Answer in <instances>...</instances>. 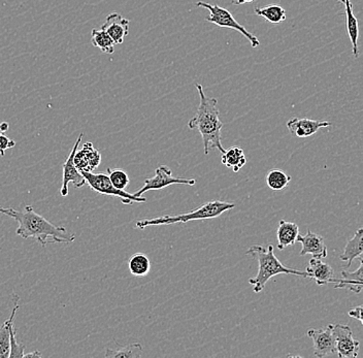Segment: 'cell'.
I'll use <instances>...</instances> for the list:
<instances>
[{"label":"cell","instance_id":"30","mask_svg":"<svg viewBox=\"0 0 363 358\" xmlns=\"http://www.w3.org/2000/svg\"><path fill=\"white\" fill-rule=\"evenodd\" d=\"M349 316L352 318L357 319L362 323V306H357V307L352 308L348 312Z\"/></svg>","mask_w":363,"mask_h":358},{"label":"cell","instance_id":"6","mask_svg":"<svg viewBox=\"0 0 363 358\" xmlns=\"http://www.w3.org/2000/svg\"><path fill=\"white\" fill-rule=\"evenodd\" d=\"M85 178L86 183H88L91 189L96 194L102 196H111L119 197L124 205H133V203H146V197L135 196L133 194L125 191V190L117 189L111 182L108 174L93 172H81Z\"/></svg>","mask_w":363,"mask_h":358},{"label":"cell","instance_id":"7","mask_svg":"<svg viewBox=\"0 0 363 358\" xmlns=\"http://www.w3.org/2000/svg\"><path fill=\"white\" fill-rule=\"evenodd\" d=\"M195 184H196V180H194V179L174 177L172 176V169L167 165H160L155 169V176L146 179L144 186L133 194L140 197L150 191V190H160L169 187L170 185L194 186Z\"/></svg>","mask_w":363,"mask_h":358},{"label":"cell","instance_id":"29","mask_svg":"<svg viewBox=\"0 0 363 358\" xmlns=\"http://www.w3.org/2000/svg\"><path fill=\"white\" fill-rule=\"evenodd\" d=\"M16 146V142L13 140H11L10 138L6 135H0V156L6 155V151L9 149L13 148Z\"/></svg>","mask_w":363,"mask_h":358},{"label":"cell","instance_id":"9","mask_svg":"<svg viewBox=\"0 0 363 358\" xmlns=\"http://www.w3.org/2000/svg\"><path fill=\"white\" fill-rule=\"evenodd\" d=\"M83 133L79 135L74 148L70 151L69 156H68L65 162L63 163L62 185H61L60 189L61 196L65 197L68 196V185H69V183H72L76 188L83 187V186L86 184L85 178H84L81 172L77 169L74 163V154L78 151L79 142H81L82 139H83Z\"/></svg>","mask_w":363,"mask_h":358},{"label":"cell","instance_id":"11","mask_svg":"<svg viewBox=\"0 0 363 358\" xmlns=\"http://www.w3.org/2000/svg\"><path fill=\"white\" fill-rule=\"evenodd\" d=\"M331 126V122L313 120L310 118H291L287 122V128L296 138H310L321 128Z\"/></svg>","mask_w":363,"mask_h":358},{"label":"cell","instance_id":"24","mask_svg":"<svg viewBox=\"0 0 363 358\" xmlns=\"http://www.w3.org/2000/svg\"><path fill=\"white\" fill-rule=\"evenodd\" d=\"M91 43L93 46L101 49L102 53L113 54L115 52V43L104 29H93Z\"/></svg>","mask_w":363,"mask_h":358},{"label":"cell","instance_id":"21","mask_svg":"<svg viewBox=\"0 0 363 358\" xmlns=\"http://www.w3.org/2000/svg\"><path fill=\"white\" fill-rule=\"evenodd\" d=\"M221 162L228 169H233L235 173H238L246 165L247 157L242 148L233 147L222 153Z\"/></svg>","mask_w":363,"mask_h":358},{"label":"cell","instance_id":"13","mask_svg":"<svg viewBox=\"0 0 363 358\" xmlns=\"http://www.w3.org/2000/svg\"><path fill=\"white\" fill-rule=\"evenodd\" d=\"M129 24L130 21L125 19L120 13H112L106 17L101 29L111 36L115 45H121L129 33Z\"/></svg>","mask_w":363,"mask_h":358},{"label":"cell","instance_id":"4","mask_svg":"<svg viewBox=\"0 0 363 358\" xmlns=\"http://www.w3.org/2000/svg\"><path fill=\"white\" fill-rule=\"evenodd\" d=\"M233 208H235V203L222 201H208L201 207L194 208L191 212L185 213V214L176 215V216L164 215L155 218L140 220L136 222V228L145 230L149 226L170 225V224L187 223V222L199 221V220L214 219L221 216L223 213L233 210Z\"/></svg>","mask_w":363,"mask_h":358},{"label":"cell","instance_id":"33","mask_svg":"<svg viewBox=\"0 0 363 358\" xmlns=\"http://www.w3.org/2000/svg\"><path fill=\"white\" fill-rule=\"evenodd\" d=\"M0 126H1V129L4 130V133H6V131L10 129V124H9L8 122H2V123H0Z\"/></svg>","mask_w":363,"mask_h":358},{"label":"cell","instance_id":"2","mask_svg":"<svg viewBox=\"0 0 363 358\" xmlns=\"http://www.w3.org/2000/svg\"><path fill=\"white\" fill-rule=\"evenodd\" d=\"M195 87L199 94V104L196 114L188 122V128L201 133L206 155H208L210 149H217L222 154L225 149L222 145L221 130L223 123L219 117L218 99L206 96L201 84H195Z\"/></svg>","mask_w":363,"mask_h":358},{"label":"cell","instance_id":"8","mask_svg":"<svg viewBox=\"0 0 363 358\" xmlns=\"http://www.w3.org/2000/svg\"><path fill=\"white\" fill-rule=\"evenodd\" d=\"M335 337V353L340 358H355L358 357L360 342L354 339L350 326L345 324H330Z\"/></svg>","mask_w":363,"mask_h":358},{"label":"cell","instance_id":"31","mask_svg":"<svg viewBox=\"0 0 363 358\" xmlns=\"http://www.w3.org/2000/svg\"><path fill=\"white\" fill-rule=\"evenodd\" d=\"M28 357H42V353L38 350H34L33 352L25 353L24 358Z\"/></svg>","mask_w":363,"mask_h":358},{"label":"cell","instance_id":"20","mask_svg":"<svg viewBox=\"0 0 363 358\" xmlns=\"http://www.w3.org/2000/svg\"><path fill=\"white\" fill-rule=\"evenodd\" d=\"M346 8V28L352 44V53L354 58L359 57V47H358V38H359V27L358 21L353 13L351 0H344Z\"/></svg>","mask_w":363,"mask_h":358},{"label":"cell","instance_id":"22","mask_svg":"<svg viewBox=\"0 0 363 358\" xmlns=\"http://www.w3.org/2000/svg\"><path fill=\"white\" fill-rule=\"evenodd\" d=\"M128 269L131 275L135 277H145L151 271V262L144 253H135L129 258Z\"/></svg>","mask_w":363,"mask_h":358},{"label":"cell","instance_id":"28","mask_svg":"<svg viewBox=\"0 0 363 358\" xmlns=\"http://www.w3.org/2000/svg\"><path fill=\"white\" fill-rule=\"evenodd\" d=\"M11 335V352L10 357H24L25 354V346L22 344L18 343L17 337H16V328L15 324H11L10 328Z\"/></svg>","mask_w":363,"mask_h":358},{"label":"cell","instance_id":"18","mask_svg":"<svg viewBox=\"0 0 363 358\" xmlns=\"http://www.w3.org/2000/svg\"><path fill=\"white\" fill-rule=\"evenodd\" d=\"M299 235V228L294 222L281 220L279 222L278 230H277V239H278L279 250H284L289 246H294L296 243L297 237Z\"/></svg>","mask_w":363,"mask_h":358},{"label":"cell","instance_id":"10","mask_svg":"<svg viewBox=\"0 0 363 358\" xmlns=\"http://www.w3.org/2000/svg\"><path fill=\"white\" fill-rule=\"evenodd\" d=\"M308 337L313 340L315 357L322 358L335 353V337L330 324L322 330H308Z\"/></svg>","mask_w":363,"mask_h":358},{"label":"cell","instance_id":"26","mask_svg":"<svg viewBox=\"0 0 363 358\" xmlns=\"http://www.w3.org/2000/svg\"><path fill=\"white\" fill-rule=\"evenodd\" d=\"M290 181H291V177L280 169H272L267 176V184L274 191H280L287 187Z\"/></svg>","mask_w":363,"mask_h":358},{"label":"cell","instance_id":"32","mask_svg":"<svg viewBox=\"0 0 363 358\" xmlns=\"http://www.w3.org/2000/svg\"><path fill=\"white\" fill-rule=\"evenodd\" d=\"M254 0H233V4L235 6H240V4H252Z\"/></svg>","mask_w":363,"mask_h":358},{"label":"cell","instance_id":"27","mask_svg":"<svg viewBox=\"0 0 363 358\" xmlns=\"http://www.w3.org/2000/svg\"><path fill=\"white\" fill-rule=\"evenodd\" d=\"M108 174L111 182L117 189L125 190V188L130 183L128 174L122 169H108Z\"/></svg>","mask_w":363,"mask_h":358},{"label":"cell","instance_id":"14","mask_svg":"<svg viewBox=\"0 0 363 358\" xmlns=\"http://www.w3.org/2000/svg\"><path fill=\"white\" fill-rule=\"evenodd\" d=\"M101 162V152L93 147L92 142L84 145L82 150L74 154V163L79 172H93Z\"/></svg>","mask_w":363,"mask_h":358},{"label":"cell","instance_id":"34","mask_svg":"<svg viewBox=\"0 0 363 358\" xmlns=\"http://www.w3.org/2000/svg\"><path fill=\"white\" fill-rule=\"evenodd\" d=\"M4 130L1 129V126H0V135H4Z\"/></svg>","mask_w":363,"mask_h":358},{"label":"cell","instance_id":"16","mask_svg":"<svg viewBox=\"0 0 363 358\" xmlns=\"http://www.w3.org/2000/svg\"><path fill=\"white\" fill-rule=\"evenodd\" d=\"M20 296L13 292V308L11 310L10 318L4 321L2 325L0 326V358L10 357L11 352V335L10 328L11 324L13 323L17 314L18 309H19Z\"/></svg>","mask_w":363,"mask_h":358},{"label":"cell","instance_id":"23","mask_svg":"<svg viewBox=\"0 0 363 358\" xmlns=\"http://www.w3.org/2000/svg\"><path fill=\"white\" fill-rule=\"evenodd\" d=\"M256 15L264 18L267 22L272 24H280L285 21L287 13L282 6L278 4H271L264 8H255L254 10Z\"/></svg>","mask_w":363,"mask_h":358},{"label":"cell","instance_id":"19","mask_svg":"<svg viewBox=\"0 0 363 358\" xmlns=\"http://www.w3.org/2000/svg\"><path fill=\"white\" fill-rule=\"evenodd\" d=\"M363 253V230L362 228L356 230L355 235L349 240L348 243L345 247L344 253L340 256V259L342 262H347V269L352 266L354 260L358 258H362Z\"/></svg>","mask_w":363,"mask_h":358},{"label":"cell","instance_id":"17","mask_svg":"<svg viewBox=\"0 0 363 358\" xmlns=\"http://www.w3.org/2000/svg\"><path fill=\"white\" fill-rule=\"evenodd\" d=\"M359 267L355 272L344 269L342 272V279L335 278V289H347L354 293L359 294L362 291V258H358Z\"/></svg>","mask_w":363,"mask_h":358},{"label":"cell","instance_id":"12","mask_svg":"<svg viewBox=\"0 0 363 358\" xmlns=\"http://www.w3.org/2000/svg\"><path fill=\"white\" fill-rule=\"evenodd\" d=\"M296 242L301 244V250L299 255L305 256L311 254L314 258L324 259L328 257V246L324 243V239L317 233H312L310 230L306 235L299 233Z\"/></svg>","mask_w":363,"mask_h":358},{"label":"cell","instance_id":"25","mask_svg":"<svg viewBox=\"0 0 363 358\" xmlns=\"http://www.w3.org/2000/svg\"><path fill=\"white\" fill-rule=\"evenodd\" d=\"M143 355V346L140 343L121 347L119 349H106V357L140 358Z\"/></svg>","mask_w":363,"mask_h":358},{"label":"cell","instance_id":"5","mask_svg":"<svg viewBox=\"0 0 363 358\" xmlns=\"http://www.w3.org/2000/svg\"><path fill=\"white\" fill-rule=\"evenodd\" d=\"M196 6L197 8L206 9L210 12V16L206 19V22L217 25L221 28L233 29V30L238 31L249 40L252 47H259L260 42L257 36L249 33L246 27L238 23L233 13L229 12L227 9L221 8L218 4H206L203 1L197 2Z\"/></svg>","mask_w":363,"mask_h":358},{"label":"cell","instance_id":"35","mask_svg":"<svg viewBox=\"0 0 363 358\" xmlns=\"http://www.w3.org/2000/svg\"><path fill=\"white\" fill-rule=\"evenodd\" d=\"M337 1L342 2V4H344V0H337Z\"/></svg>","mask_w":363,"mask_h":358},{"label":"cell","instance_id":"3","mask_svg":"<svg viewBox=\"0 0 363 358\" xmlns=\"http://www.w3.org/2000/svg\"><path fill=\"white\" fill-rule=\"evenodd\" d=\"M258 262V274L254 278L249 279L250 284L253 286L255 293H260L265 289L269 279L277 275H294L297 277L308 278L306 272L299 271L294 267L284 266L274 252V246L269 244L267 248L262 245H252L246 252Z\"/></svg>","mask_w":363,"mask_h":358},{"label":"cell","instance_id":"15","mask_svg":"<svg viewBox=\"0 0 363 358\" xmlns=\"http://www.w3.org/2000/svg\"><path fill=\"white\" fill-rule=\"evenodd\" d=\"M306 272L308 274V278L313 279L319 286L335 283V272L333 267L320 258L313 257L308 262Z\"/></svg>","mask_w":363,"mask_h":358},{"label":"cell","instance_id":"1","mask_svg":"<svg viewBox=\"0 0 363 358\" xmlns=\"http://www.w3.org/2000/svg\"><path fill=\"white\" fill-rule=\"evenodd\" d=\"M0 213L18 222L16 233L22 239H33L43 247L49 243H74L76 235L62 226L48 221L34 211L33 206H26L22 211L0 207Z\"/></svg>","mask_w":363,"mask_h":358}]
</instances>
